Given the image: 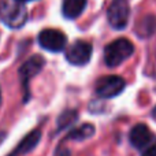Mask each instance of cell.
Listing matches in <instances>:
<instances>
[{
    "label": "cell",
    "instance_id": "cell-1",
    "mask_svg": "<svg viewBox=\"0 0 156 156\" xmlns=\"http://www.w3.org/2000/svg\"><path fill=\"white\" fill-rule=\"evenodd\" d=\"M134 52L132 41L126 38H116L104 48V62L108 67H116L126 59H129Z\"/></svg>",
    "mask_w": 156,
    "mask_h": 156
},
{
    "label": "cell",
    "instance_id": "cell-2",
    "mask_svg": "<svg viewBox=\"0 0 156 156\" xmlns=\"http://www.w3.org/2000/svg\"><path fill=\"white\" fill-rule=\"evenodd\" d=\"M0 19L12 29L23 26L27 19V12L23 4L16 0H3L0 3Z\"/></svg>",
    "mask_w": 156,
    "mask_h": 156
},
{
    "label": "cell",
    "instance_id": "cell-3",
    "mask_svg": "<svg viewBox=\"0 0 156 156\" xmlns=\"http://www.w3.org/2000/svg\"><path fill=\"white\" fill-rule=\"evenodd\" d=\"M129 15L130 7L126 0H114L107 11V18L110 25L114 29L118 30L126 27L127 22H129Z\"/></svg>",
    "mask_w": 156,
    "mask_h": 156
},
{
    "label": "cell",
    "instance_id": "cell-4",
    "mask_svg": "<svg viewBox=\"0 0 156 156\" xmlns=\"http://www.w3.org/2000/svg\"><path fill=\"white\" fill-rule=\"evenodd\" d=\"M38 44L49 52H62L67 44V37L58 29H44L38 34Z\"/></svg>",
    "mask_w": 156,
    "mask_h": 156
},
{
    "label": "cell",
    "instance_id": "cell-5",
    "mask_svg": "<svg viewBox=\"0 0 156 156\" xmlns=\"http://www.w3.org/2000/svg\"><path fill=\"white\" fill-rule=\"evenodd\" d=\"M126 86V82L122 77L107 76L101 77L96 82V93L103 99H111L121 93Z\"/></svg>",
    "mask_w": 156,
    "mask_h": 156
},
{
    "label": "cell",
    "instance_id": "cell-6",
    "mask_svg": "<svg viewBox=\"0 0 156 156\" xmlns=\"http://www.w3.org/2000/svg\"><path fill=\"white\" fill-rule=\"evenodd\" d=\"M44 65H45L44 58L40 56V55H34L30 59H27L22 65V67L19 69V77H21L22 85H23L25 89V101L29 99V81L43 70Z\"/></svg>",
    "mask_w": 156,
    "mask_h": 156
},
{
    "label": "cell",
    "instance_id": "cell-7",
    "mask_svg": "<svg viewBox=\"0 0 156 156\" xmlns=\"http://www.w3.org/2000/svg\"><path fill=\"white\" fill-rule=\"evenodd\" d=\"M92 56V45L86 41H76L69 48L66 54V59L69 63L74 66H83L90 60Z\"/></svg>",
    "mask_w": 156,
    "mask_h": 156
},
{
    "label": "cell",
    "instance_id": "cell-8",
    "mask_svg": "<svg viewBox=\"0 0 156 156\" xmlns=\"http://www.w3.org/2000/svg\"><path fill=\"white\" fill-rule=\"evenodd\" d=\"M129 138H130V143H132L133 147L141 149V148H144V147H147L152 141V133L145 125L140 123V125H136V126L130 130Z\"/></svg>",
    "mask_w": 156,
    "mask_h": 156
},
{
    "label": "cell",
    "instance_id": "cell-9",
    "mask_svg": "<svg viewBox=\"0 0 156 156\" xmlns=\"http://www.w3.org/2000/svg\"><path fill=\"white\" fill-rule=\"evenodd\" d=\"M40 140H41V132L40 130H33V132H30L29 134L18 144V147H16V149L14 151V154L10 156H19V155L27 154V152H30L32 149H34V147L37 145Z\"/></svg>",
    "mask_w": 156,
    "mask_h": 156
},
{
    "label": "cell",
    "instance_id": "cell-10",
    "mask_svg": "<svg viewBox=\"0 0 156 156\" xmlns=\"http://www.w3.org/2000/svg\"><path fill=\"white\" fill-rule=\"evenodd\" d=\"M86 7V0H65L63 2V15L67 19H76L83 12Z\"/></svg>",
    "mask_w": 156,
    "mask_h": 156
},
{
    "label": "cell",
    "instance_id": "cell-11",
    "mask_svg": "<svg viewBox=\"0 0 156 156\" xmlns=\"http://www.w3.org/2000/svg\"><path fill=\"white\" fill-rule=\"evenodd\" d=\"M155 29H156V18L155 16H145V18L140 22V25L136 27L137 33L141 36V37H148V36H151L152 33L155 32Z\"/></svg>",
    "mask_w": 156,
    "mask_h": 156
},
{
    "label": "cell",
    "instance_id": "cell-12",
    "mask_svg": "<svg viewBox=\"0 0 156 156\" xmlns=\"http://www.w3.org/2000/svg\"><path fill=\"white\" fill-rule=\"evenodd\" d=\"M94 133V127L92 126L90 123H85L82 126L77 127L74 129L73 132L69 133V140H77V141H81V140H85V138H89L92 134Z\"/></svg>",
    "mask_w": 156,
    "mask_h": 156
},
{
    "label": "cell",
    "instance_id": "cell-13",
    "mask_svg": "<svg viewBox=\"0 0 156 156\" xmlns=\"http://www.w3.org/2000/svg\"><path fill=\"white\" fill-rule=\"evenodd\" d=\"M76 119H77L76 111H66V112H63L62 115L59 116V119H58V127H59V129H65L66 126L73 123Z\"/></svg>",
    "mask_w": 156,
    "mask_h": 156
},
{
    "label": "cell",
    "instance_id": "cell-14",
    "mask_svg": "<svg viewBox=\"0 0 156 156\" xmlns=\"http://www.w3.org/2000/svg\"><path fill=\"white\" fill-rule=\"evenodd\" d=\"M143 156H156V145L151 147V148H148L145 152L143 154Z\"/></svg>",
    "mask_w": 156,
    "mask_h": 156
},
{
    "label": "cell",
    "instance_id": "cell-15",
    "mask_svg": "<svg viewBox=\"0 0 156 156\" xmlns=\"http://www.w3.org/2000/svg\"><path fill=\"white\" fill-rule=\"evenodd\" d=\"M152 115H154V118L156 119V107L154 108V111H152Z\"/></svg>",
    "mask_w": 156,
    "mask_h": 156
},
{
    "label": "cell",
    "instance_id": "cell-16",
    "mask_svg": "<svg viewBox=\"0 0 156 156\" xmlns=\"http://www.w3.org/2000/svg\"><path fill=\"white\" fill-rule=\"evenodd\" d=\"M16 2H19V3H25V2H33V0H16Z\"/></svg>",
    "mask_w": 156,
    "mask_h": 156
},
{
    "label": "cell",
    "instance_id": "cell-17",
    "mask_svg": "<svg viewBox=\"0 0 156 156\" xmlns=\"http://www.w3.org/2000/svg\"><path fill=\"white\" fill-rule=\"evenodd\" d=\"M0 101H2V94H0Z\"/></svg>",
    "mask_w": 156,
    "mask_h": 156
}]
</instances>
